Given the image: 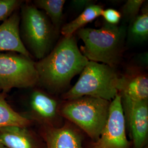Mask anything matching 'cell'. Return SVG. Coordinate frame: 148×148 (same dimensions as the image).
<instances>
[{"instance_id":"6da1fadb","label":"cell","mask_w":148,"mask_h":148,"mask_svg":"<svg viewBox=\"0 0 148 148\" xmlns=\"http://www.w3.org/2000/svg\"><path fill=\"white\" fill-rule=\"evenodd\" d=\"M88 62L74 35L63 37L47 56L36 62L37 86L51 95L62 93L69 87L71 79L81 73Z\"/></svg>"},{"instance_id":"7a4b0ae2","label":"cell","mask_w":148,"mask_h":148,"mask_svg":"<svg viewBox=\"0 0 148 148\" xmlns=\"http://www.w3.org/2000/svg\"><path fill=\"white\" fill-rule=\"evenodd\" d=\"M84 43L79 50L88 61L105 64L112 68L121 60L126 29L104 23L99 29L83 27L76 32Z\"/></svg>"},{"instance_id":"3957f363","label":"cell","mask_w":148,"mask_h":148,"mask_svg":"<svg viewBox=\"0 0 148 148\" xmlns=\"http://www.w3.org/2000/svg\"><path fill=\"white\" fill-rule=\"evenodd\" d=\"M19 11L21 42L32 58L40 60L52 50L59 34L47 16L31 2L25 1Z\"/></svg>"},{"instance_id":"277c9868","label":"cell","mask_w":148,"mask_h":148,"mask_svg":"<svg viewBox=\"0 0 148 148\" xmlns=\"http://www.w3.org/2000/svg\"><path fill=\"white\" fill-rule=\"evenodd\" d=\"M79 74L77 82L63 94L64 100L88 96L111 101L119 93L117 85L120 77L114 68L88 61Z\"/></svg>"},{"instance_id":"5b68a950","label":"cell","mask_w":148,"mask_h":148,"mask_svg":"<svg viewBox=\"0 0 148 148\" xmlns=\"http://www.w3.org/2000/svg\"><path fill=\"white\" fill-rule=\"evenodd\" d=\"M110 102L95 97H82L66 101L59 112L95 141L106 125Z\"/></svg>"},{"instance_id":"8992f818","label":"cell","mask_w":148,"mask_h":148,"mask_svg":"<svg viewBox=\"0 0 148 148\" xmlns=\"http://www.w3.org/2000/svg\"><path fill=\"white\" fill-rule=\"evenodd\" d=\"M36 62L32 57L15 52H0V88L8 93L14 88L36 87L38 75Z\"/></svg>"},{"instance_id":"52a82bcc","label":"cell","mask_w":148,"mask_h":148,"mask_svg":"<svg viewBox=\"0 0 148 148\" xmlns=\"http://www.w3.org/2000/svg\"><path fill=\"white\" fill-rule=\"evenodd\" d=\"M126 126L121 96L118 93L110 102L106 125L92 148H130Z\"/></svg>"},{"instance_id":"ba28073f","label":"cell","mask_w":148,"mask_h":148,"mask_svg":"<svg viewBox=\"0 0 148 148\" xmlns=\"http://www.w3.org/2000/svg\"><path fill=\"white\" fill-rule=\"evenodd\" d=\"M26 110L20 113L32 122L36 121L42 126H53L58 111L57 101L47 91L36 86L28 88Z\"/></svg>"},{"instance_id":"9c48e42d","label":"cell","mask_w":148,"mask_h":148,"mask_svg":"<svg viewBox=\"0 0 148 148\" xmlns=\"http://www.w3.org/2000/svg\"><path fill=\"white\" fill-rule=\"evenodd\" d=\"M126 125L128 126L135 148H143L148 135V101H133L121 97Z\"/></svg>"},{"instance_id":"30bf717a","label":"cell","mask_w":148,"mask_h":148,"mask_svg":"<svg viewBox=\"0 0 148 148\" xmlns=\"http://www.w3.org/2000/svg\"><path fill=\"white\" fill-rule=\"evenodd\" d=\"M19 10L15 11L4 21L0 22V52H15L32 58L19 36Z\"/></svg>"},{"instance_id":"8fae6325","label":"cell","mask_w":148,"mask_h":148,"mask_svg":"<svg viewBox=\"0 0 148 148\" xmlns=\"http://www.w3.org/2000/svg\"><path fill=\"white\" fill-rule=\"evenodd\" d=\"M42 136L46 148H82L79 133L68 125L62 127L42 126Z\"/></svg>"},{"instance_id":"7c38bea8","label":"cell","mask_w":148,"mask_h":148,"mask_svg":"<svg viewBox=\"0 0 148 148\" xmlns=\"http://www.w3.org/2000/svg\"><path fill=\"white\" fill-rule=\"evenodd\" d=\"M117 89L123 98L133 101H148V76L138 73L120 77Z\"/></svg>"},{"instance_id":"4fadbf2b","label":"cell","mask_w":148,"mask_h":148,"mask_svg":"<svg viewBox=\"0 0 148 148\" xmlns=\"http://www.w3.org/2000/svg\"><path fill=\"white\" fill-rule=\"evenodd\" d=\"M0 142L7 148H42L37 138L27 127L1 128Z\"/></svg>"},{"instance_id":"5bb4252c","label":"cell","mask_w":148,"mask_h":148,"mask_svg":"<svg viewBox=\"0 0 148 148\" xmlns=\"http://www.w3.org/2000/svg\"><path fill=\"white\" fill-rule=\"evenodd\" d=\"M8 94L0 92V129L9 126L29 127L32 122L21 116L9 104Z\"/></svg>"},{"instance_id":"9a60e30c","label":"cell","mask_w":148,"mask_h":148,"mask_svg":"<svg viewBox=\"0 0 148 148\" xmlns=\"http://www.w3.org/2000/svg\"><path fill=\"white\" fill-rule=\"evenodd\" d=\"M103 7L98 5H93L86 8L79 16L73 21L62 25L60 33L63 37H69L74 35V33L101 15Z\"/></svg>"},{"instance_id":"2e32d148","label":"cell","mask_w":148,"mask_h":148,"mask_svg":"<svg viewBox=\"0 0 148 148\" xmlns=\"http://www.w3.org/2000/svg\"><path fill=\"white\" fill-rule=\"evenodd\" d=\"M32 4L43 11L52 23L58 34L62 27L65 0H34Z\"/></svg>"},{"instance_id":"e0dca14e","label":"cell","mask_w":148,"mask_h":148,"mask_svg":"<svg viewBox=\"0 0 148 148\" xmlns=\"http://www.w3.org/2000/svg\"><path fill=\"white\" fill-rule=\"evenodd\" d=\"M130 40L133 42H143L148 38V7H144L142 13L131 23L128 32Z\"/></svg>"},{"instance_id":"ac0fdd59","label":"cell","mask_w":148,"mask_h":148,"mask_svg":"<svg viewBox=\"0 0 148 148\" xmlns=\"http://www.w3.org/2000/svg\"><path fill=\"white\" fill-rule=\"evenodd\" d=\"M145 2L144 0H127L122 7L120 12L122 16L126 21L131 23L137 16Z\"/></svg>"},{"instance_id":"d6986e66","label":"cell","mask_w":148,"mask_h":148,"mask_svg":"<svg viewBox=\"0 0 148 148\" xmlns=\"http://www.w3.org/2000/svg\"><path fill=\"white\" fill-rule=\"evenodd\" d=\"M23 0H0V22L4 21L20 9Z\"/></svg>"},{"instance_id":"ffe728a7","label":"cell","mask_w":148,"mask_h":148,"mask_svg":"<svg viewBox=\"0 0 148 148\" xmlns=\"http://www.w3.org/2000/svg\"><path fill=\"white\" fill-rule=\"evenodd\" d=\"M101 16L103 17L106 23L114 25L119 24L122 18L120 12L112 8L103 10Z\"/></svg>"},{"instance_id":"44dd1931","label":"cell","mask_w":148,"mask_h":148,"mask_svg":"<svg viewBox=\"0 0 148 148\" xmlns=\"http://www.w3.org/2000/svg\"><path fill=\"white\" fill-rule=\"evenodd\" d=\"M72 4L75 10L82 12L88 7L95 5V2L90 0H74L72 1Z\"/></svg>"},{"instance_id":"7402d4cb","label":"cell","mask_w":148,"mask_h":148,"mask_svg":"<svg viewBox=\"0 0 148 148\" xmlns=\"http://www.w3.org/2000/svg\"><path fill=\"white\" fill-rule=\"evenodd\" d=\"M0 148H7V147H5V146L4 145H3L2 143L0 142Z\"/></svg>"},{"instance_id":"603a6c76","label":"cell","mask_w":148,"mask_h":148,"mask_svg":"<svg viewBox=\"0 0 148 148\" xmlns=\"http://www.w3.org/2000/svg\"><path fill=\"white\" fill-rule=\"evenodd\" d=\"M1 92V88H0V92Z\"/></svg>"}]
</instances>
